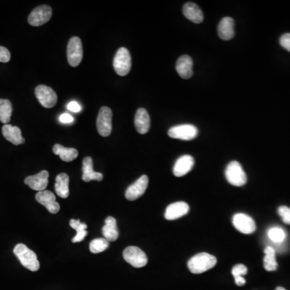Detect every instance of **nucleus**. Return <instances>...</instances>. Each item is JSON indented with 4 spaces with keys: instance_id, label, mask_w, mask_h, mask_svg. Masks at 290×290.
I'll use <instances>...</instances> for the list:
<instances>
[{
    "instance_id": "f257e3e1",
    "label": "nucleus",
    "mask_w": 290,
    "mask_h": 290,
    "mask_svg": "<svg viewBox=\"0 0 290 290\" xmlns=\"http://www.w3.org/2000/svg\"><path fill=\"white\" fill-rule=\"evenodd\" d=\"M216 264V257L208 253H202L189 259L188 268L194 274H201L214 268Z\"/></svg>"
},
{
    "instance_id": "f03ea898",
    "label": "nucleus",
    "mask_w": 290,
    "mask_h": 290,
    "mask_svg": "<svg viewBox=\"0 0 290 290\" xmlns=\"http://www.w3.org/2000/svg\"><path fill=\"white\" fill-rule=\"evenodd\" d=\"M13 252L24 268H28L32 272L39 270L40 263L38 261L36 253L28 249L26 245L19 244L15 247Z\"/></svg>"
},
{
    "instance_id": "7ed1b4c3",
    "label": "nucleus",
    "mask_w": 290,
    "mask_h": 290,
    "mask_svg": "<svg viewBox=\"0 0 290 290\" xmlns=\"http://www.w3.org/2000/svg\"><path fill=\"white\" fill-rule=\"evenodd\" d=\"M225 176L231 185L243 186L247 183V175L238 161H231L225 170Z\"/></svg>"
},
{
    "instance_id": "20e7f679",
    "label": "nucleus",
    "mask_w": 290,
    "mask_h": 290,
    "mask_svg": "<svg viewBox=\"0 0 290 290\" xmlns=\"http://www.w3.org/2000/svg\"><path fill=\"white\" fill-rule=\"evenodd\" d=\"M114 70L119 76H126L129 74L131 68V57L127 49L119 48L116 52L113 61Z\"/></svg>"
},
{
    "instance_id": "39448f33",
    "label": "nucleus",
    "mask_w": 290,
    "mask_h": 290,
    "mask_svg": "<svg viewBox=\"0 0 290 290\" xmlns=\"http://www.w3.org/2000/svg\"><path fill=\"white\" fill-rule=\"evenodd\" d=\"M83 58L82 40L78 36L72 37L67 45L68 62L72 67L79 66Z\"/></svg>"
},
{
    "instance_id": "423d86ee",
    "label": "nucleus",
    "mask_w": 290,
    "mask_h": 290,
    "mask_svg": "<svg viewBox=\"0 0 290 290\" xmlns=\"http://www.w3.org/2000/svg\"><path fill=\"white\" fill-rule=\"evenodd\" d=\"M97 129L99 133L107 137L112 131V111L108 107H103L100 110L97 118Z\"/></svg>"
},
{
    "instance_id": "0eeeda50",
    "label": "nucleus",
    "mask_w": 290,
    "mask_h": 290,
    "mask_svg": "<svg viewBox=\"0 0 290 290\" xmlns=\"http://www.w3.org/2000/svg\"><path fill=\"white\" fill-rule=\"evenodd\" d=\"M123 256L124 260L135 268H142L148 263V257L144 252L137 247H127L123 251Z\"/></svg>"
},
{
    "instance_id": "6e6552de",
    "label": "nucleus",
    "mask_w": 290,
    "mask_h": 290,
    "mask_svg": "<svg viewBox=\"0 0 290 290\" xmlns=\"http://www.w3.org/2000/svg\"><path fill=\"white\" fill-rule=\"evenodd\" d=\"M168 135L173 139L192 140L199 135V129L191 124H181L171 127L168 131Z\"/></svg>"
},
{
    "instance_id": "1a4fd4ad",
    "label": "nucleus",
    "mask_w": 290,
    "mask_h": 290,
    "mask_svg": "<svg viewBox=\"0 0 290 290\" xmlns=\"http://www.w3.org/2000/svg\"><path fill=\"white\" fill-rule=\"evenodd\" d=\"M52 8L49 5H41L35 8L28 16L30 25L34 27L41 26L50 21L52 17Z\"/></svg>"
},
{
    "instance_id": "9d476101",
    "label": "nucleus",
    "mask_w": 290,
    "mask_h": 290,
    "mask_svg": "<svg viewBox=\"0 0 290 290\" xmlns=\"http://www.w3.org/2000/svg\"><path fill=\"white\" fill-rule=\"evenodd\" d=\"M35 94L38 101L44 108H53L58 103V95L50 86L40 85L35 89Z\"/></svg>"
},
{
    "instance_id": "9b49d317",
    "label": "nucleus",
    "mask_w": 290,
    "mask_h": 290,
    "mask_svg": "<svg viewBox=\"0 0 290 290\" xmlns=\"http://www.w3.org/2000/svg\"><path fill=\"white\" fill-rule=\"evenodd\" d=\"M232 223L237 231H240L244 234H252L257 229V225L253 218L243 213L234 215L233 216Z\"/></svg>"
},
{
    "instance_id": "f8f14e48",
    "label": "nucleus",
    "mask_w": 290,
    "mask_h": 290,
    "mask_svg": "<svg viewBox=\"0 0 290 290\" xmlns=\"http://www.w3.org/2000/svg\"><path fill=\"white\" fill-rule=\"evenodd\" d=\"M149 185V177L143 175L126 190L125 197L129 201H135L145 193Z\"/></svg>"
},
{
    "instance_id": "ddd939ff",
    "label": "nucleus",
    "mask_w": 290,
    "mask_h": 290,
    "mask_svg": "<svg viewBox=\"0 0 290 290\" xmlns=\"http://www.w3.org/2000/svg\"><path fill=\"white\" fill-rule=\"evenodd\" d=\"M49 176L50 174L48 171L42 170L37 174L26 177L24 180V183L34 190L38 192L44 191L45 190L46 187L48 186Z\"/></svg>"
},
{
    "instance_id": "4468645a",
    "label": "nucleus",
    "mask_w": 290,
    "mask_h": 290,
    "mask_svg": "<svg viewBox=\"0 0 290 290\" xmlns=\"http://www.w3.org/2000/svg\"><path fill=\"white\" fill-rule=\"evenodd\" d=\"M36 200L51 214H57L60 211V205L57 203L56 197L51 191L44 190L38 192L36 195Z\"/></svg>"
},
{
    "instance_id": "2eb2a0df",
    "label": "nucleus",
    "mask_w": 290,
    "mask_h": 290,
    "mask_svg": "<svg viewBox=\"0 0 290 290\" xmlns=\"http://www.w3.org/2000/svg\"><path fill=\"white\" fill-rule=\"evenodd\" d=\"M195 165V159L189 155L179 157L173 166V173L177 177H183L191 171Z\"/></svg>"
},
{
    "instance_id": "dca6fc26",
    "label": "nucleus",
    "mask_w": 290,
    "mask_h": 290,
    "mask_svg": "<svg viewBox=\"0 0 290 290\" xmlns=\"http://www.w3.org/2000/svg\"><path fill=\"white\" fill-rule=\"evenodd\" d=\"M189 211V205L185 202L172 203L166 208L165 218L167 220H175L187 215Z\"/></svg>"
},
{
    "instance_id": "f3484780",
    "label": "nucleus",
    "mask_w": 290,
    "mask_h": 290,
    "mask_svg": "<svg viewBox=\"0 0 290 290\" xmlns=\"http://www.w3.org/2000/svg\"><path fill=\"white\" fill-rule=\"evenodd\" d=\"M193 60L189 55H183L177 60L176 70L183 79H189L193 76Z\"/></svg>"
},
{
    "instance_id": "a211bd4d",
    "label": "nucleus",
    "mask_w": 290,
    "mask_h": 290,
    "mask_svg": "<svg viewBox=\"0 0 290 290\" xmlns=\"http://www.w3.org/2000/svg\"><path fill=\"white\" fill-rule=\"evenodd\" d=\"M134 123L135 129L139 134L143 135L147 133L150 129V116L148 113L147 110L144 108H139L135 113Z\"/></svg>"
},
{
    "instance_id": "6ab92c4d",
    "label": "nucleus",
    "mask_w": 290,
    "mask_h": 290,
    "mask_svg": "<svg viewBox=\"0 0 290 290\" xmlns=\"http://www.w3.org/2000/svg\"><path fill=\"white\" fill-rule=\"evenodd\" d=\"M82 180L86 182L89 181H101L104 179V175L101 173L93 171V160L91 157H87L84 158L82 161Z\"/></svg>"
},
{
    "instance_id": "aec40b11",
    "label": "nucleus",
    "mask_w": 290,
    "mask_h": 290,
    "mask_svg": "<svg viewBox=\"0 0 290 290\" xmlns=\"http://www.w3.org/2000/svg\"><path fill=\"white\" fill-rule=\"evenodd\" d=\"M183 14L185 18L195 24H201L204 20V15L201 8L194 3H187L183 7Z\"/></svg>"
},
{
    "instance_id": "412c9836",
    "label": "nucleus",
    "mask_w": 290,
    "mask_h": 290,
    "mask_svg": "<svg viewBox=\"0 0 290 290\" xmlns=\"http://www.w3.org/2000/svg\"><path fill=\"white\" fill-rule=\"evenodd\" d=\"M2 133L4 138L13 144H22L25 142V139L21 134V130L18 127L5 124L3 127Z\"/></svg>"
},
{
    "instance_id": "4be33fe9",
    "label": "nucleus",
    "mask_w": 290,
    "mask_h": 290,
    "mask_svg": "<svg viewBox=\"0 0 290 290\" xmlns=\"http://www.w3.org/2000/svg\"><path fill=\"white\" fill-rule=\"evenodd\" d=\"M218 34L222 40H231L234 36V20L231 17L222 19L218 26Z\"/></svg>"
},
{
    "instance_id": "5701e85b",
    "label": "nucleus",
    "mask_w": 290,
    "mask_h": 290,
    "mask_svg": "<svg viewBox=\"0 0 290 290\" xmlns=\"http://www.w3.org/2000/svg\"><path fill=\"white\" fill-rule=\"evenodd\" d=\"M104 238L108 242H114L119 238V230L117 227V222L113 217L108 216L105 219V225L102 229Z\"/></svg>"
},
{
    "instance_id": "b1692460",
    "label": "nucleus",
    "mask_w": 290,
    "mask_h": 290,
    "mask_svg": "<svg viewBox=\"0 0 290 290\" xmlns=\"http://www.w3.org/2000/svg\"><path fill=\"white\" fill-rule=\"evenodd\" d=\"M69 183H70V177L66 173H60L57 176L55 191L60 198L67 199L69 197L70 195Z\"/></svg>"
},
{
    "instance_id": "393cba45",
    "label": "nucleus",
    "mask_w": 290,
    "mask_h": 290,
    "mask_svg": "<svg viewBox=\"0 0 290 290\" xmlns=\"http://www.w3.org/2000/svg\"><path fill=\"white\" fill-rule=\"evenodd\" d=\"M55 155L60 156L61 159L66 162H70L75 160L78 156V152L77 149L73 148H66L61 144H55L53 149Z\"/></svg>"
},
{
    "instance_id": "a878e982",
    "label": "nucleus",
    "mask_w": 290,
    "mask_h": 290,
    "mask_svg": "<svg viewBox=\"0 0 290 290\" xmlns=\"http://www.w3.org/2000/svg\"><path fill=\"white\" fill-rule=\"evenodd\" d=\"M264 267L268 272L276 271L278 264L276 260V250L272 247L268 246L264 249Z\"/></svg>"
},
{
    "instance_id": "bb28decb",
    "label": "nucleus",
    "mask_w": 290,
    "mask_h": 290,
    "mask_svg": "<svg viewBox=\"0 0 290 290\" xmlns=\"http://www.w3.org/2000/svg\"><path fill=\"white\" fill-rule=\"evenodd\" d=\"M12 115V103L8 100H0V122L8 124Z\"/></svg>"
},
{
    "instance_id": "cd10ccee",
    "label": "nucleus",
    "mask_w": 290,
    "mask_h": 290,
    "mask_svg": "<svg viewBox=\"0 0 290 290\" xmlns=\"http://www.w3.org/2000/svg\"><path fill=\"white\" fill-rule=\"evenodd\" d=\"M109 245V242L105 238H95L89 244V251L92 253L98 254L107 250Z\"/></svg>"
},
{
    "instance_id": "c85d7f7f",
    "label": "nucleus",
    "mask_w": 290,
    "mask_h": 290,
    "mask_svg": "<svg viewBox=\"0 0 290 290\" xmlns=\"http://www.w3.org/2000/svg\"><path fill=\"white\" fill-rule=\"evenodd\" d=\"M268 238L270 240L276 244H281L284 242V239L286 238V233L279 227H272L268 231Z\"/></svg>"
},
{
    "instance_id": "c756f323",
    "label": "nucleus",
    "mask_w": 290,
    "mask_h": 290,
    "mask_svg": "<svg viewBox=\"0 0 290 290\" xmlns=\"http://www.w3.org/2000/svg\"><path fill=\"white\" fill-rule=\"evenodd\" d=\"M231 273H232L234 277L245 276L248 273V268H247L245 264H238L233 267Z\"/></svg>"
},
{
    "instance_id": "7c9ffc66",
    "label": "nucleus",
    "mask_w": 290,
    "mask_h": 290,
    "mask_svg": "<svg viewBox=\"0 0 290 290\" xmlns=\"http://www.w3.org/2000/svg\"><path fill=\"white\" fill-rule=\"evenodd\" d=\"M278 214L284 223L290 225V208L285 206H281L278 208Z\"/></svg>"
},
{
    "instance_id": "2f4dec72",
    "label": "nucleus",
    "mask_w": 290,
    "mask_h": 290,
    "mask_svg": "<svg viewBox=\"0 0 290 290\" xmlns=\"http://www.w3.org/2000/svg\"><path fill=\"white\" fill-rule=\"evenodd\" d=\"M11 60V54L9 50L5 47L0 46V62L8 63Z\"/></svg>"
},
{
    "instance_id": "473e14b6",
    "label": "nucleus",
    "mask_w": 290,
    "mask_h": 290,
    "mask_svg": "<svg viewBox=\"0 0 290 290\" xmlns=\"http://www.w3.org/2000/svg\"><path fill=\"white\" fill-rule=\"evenodd\" d=\"M70 226L72 228H74L76 231L86 230L87 228V225L84 223H81L78 219H71L70 222Z\"/></svg>"
},
{
    "instance_id": "72a5a7b5",
    "label": "nucleus",
    "mask_w": 290,
    "mask_h": 290,
    "mask_svg": "<svg viewBox=\"0 0 290 290\" xmlns=\"http://www.w3.org/2000/svg\"><path fill=\"white\" fill-rule=\"evenodd\" d=\"M280 44L283 48L290 52V33H285L280 36Z\"/></svg>"
},
{
    "instance_id": "f704fd0d",
    "label": "nucleus",
    "mask_w": 290,
    "mask_h": 290,
    "mask_svg": "<svg viewBox=\"0 0 290 290\" xmlns=\"http://www.w3.org/2000/svg\"><path fill=\"white\" fill-rule=\"evenodd\" d=\"M88 234V231L86 230H81V231H77V234L72 239L73 243H79L83 240L84 238H86V235Z\"/></svg>"
},
{
    "instance_id": "c9c22d12",
    "label": "nucleus",
    "mask_w": 290,
    "mask_h": 290,
    "mask_svg": "<svg viewBox=\"0 0 290 290\" xmlns=\"http://www.w3.org/2000/svg\"><path fill=\"white\" fill-rule=\"evenodd\" d=\"M67 108L72 112H79L82 110V107L75 101L70 102V104H68Z\"/></svg>"
},
{
    "instance_id": "e433bc0d",
    "label": "nucleus",
    "mask_w": 290,
    "mask_h": 290,
    "mask_svg": "<svg viewBox=\"0 0 290 290\" xmlns=\"http://www.w3.org/2000/svg\"><path fill=\"white\" fill-rule=\"evenodd\" d=\"M60 121L63 123H71L74 121V118L70 116V114H62V116H60Z\"/></svg>"
},
{
    "instance_id": "4c0bfd02",
    "label": "nucleus",
    "mask_w": 290,
    "mask_h": 290,
    "mask_svg": "<svg viewBox=\"0 0 290 290\" xmlns=\"http://www.w3.org/2000/svg\"><path fill=\"white\" fill-rule=\"evenodd\" d=\"M234 281H235V284L238 285V286H243L246 284V280L244 278V276H236V277H234Z\"/></svg>"
},
{
    "instance_id": "58836bf2",
    "label": "nucleus",
    "mask_w": 290,
    "mask_h": 290,
    "mask_svg": "<svg viewBox=\"0 0 290 290\" xmlns=\"http://www.w3.org/2000/svg\"><path fill=\"white\" fill-rule=\"evenodd\" d=\"M275 290H285V288H283V287H277Z\"/></svg>"
}]
</instances>
